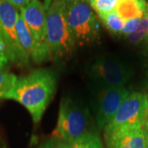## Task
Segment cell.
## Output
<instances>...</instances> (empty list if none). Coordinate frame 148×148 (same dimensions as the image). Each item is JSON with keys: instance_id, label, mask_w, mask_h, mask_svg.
<instances>
[{"instance_id": "6da1fadb", "label": "cell", "mask_w": 148, "mask_h": 148, "mask_svg": "<svg viewBox=\"0 0 148 148\" xmlns=\"http://www.w3.org/2000/svg\"><path fill=\"white\" fill-rule=\"evenodd\" d=\"M57 84V76L51 69H36L26 76L17 77L14 86L4 100L21 104L30 113L33 122L38 123L53 99Z\"/></svg>"}, {"instance_id": "7a4b0ae2", "label": "cell", "mask_w": 148, "mask_h": 148, "mask_svg": "<svg viewBox=\"0 0 148 148\" xmlns=\"http://www.w3.org/2000/svg\"><path fill=\"white\" fill-rule=\"evenodd\" d=\"M65 0H53L46 13V40L51 56L64 60L72 56L76 44L69 30Z\"/></svg>"}, {"instance_id": "3957f363", "label": "cell", "mask_w": 148, "mask_h": 148, "mask_svg": "<svg viewBox=\"0 0 148 148\" xmlns=\"http://www.w3.org/2000/svg\"><path fill=\"white\" fill-rule=\"evenodd\" d=\"M66 17L76 45L85 46L97 42L101 23L86 0H65Z\"/></svg>"}, {"instance_id": "277c9868", "label": "cell", "mask_w": 148, "mask_h": 148, "mask_svg": "<svg viewBox=\"0 0 148 148\" xmlns=\"http://www.w3.org/2000/svg\"><path fill=\"white\" fill-rule=\"evenodd\" d=\"M89 120L90 113L86 106L71 98H63L60 101L58 121L52 137L72 145L90 132Z\"/></svg>"}, {"instance_id": "5b68a950", "label": "cell", "mask_w": 148, "mask_h": 148, "mask_svg": "<svg viewBox=\"0 0 148 148\" xmlns=\"http://www.w3.org/2000/svg\"><path fill=\"white\" fill-rule=\"evenodd\" d=\"M87 73L93 84L101 90L124 86L132 77V70L119 58L101 56L90 64Z\"/></svg>"}, {"instance_id": "8992f818", "label": "cell", "mask_w": 148, "mask_h": 148, "mask_svg": "<svg viewBox=\"0 0 148 148\" xmlns=\"http://www.w3.org/2000/svg\"><path fill=\"white\" fill-rule=\"evenodd\" d=\"M19 16V10L6 0H0V36L11 64L25 69L30 66L31 58L21 47L17 36L16 22Z\"/></svg>"}, {"instance_id": "52a82bcc", "label": "cell", "mask_w": 148, "mask_h": 148, "mask_svg": "<svg viewBox=\"0 0 148 148\" xmlns=\"http://www.w3.org/2000/svg\"><path fill=\"white\" fill-rule=\"evenodd\" d=\"M147 121L148 95L141 92H132L123 101L104 131L112 132L124 127L146 126Z\"/></svg>"}, {"instance_id": "ba28073f", "label": "cell", "mask_w": 148, "mask_h": 148, "mask_svg": "<svg viewBox=\"0 0 148 148\" xmlns=\"http://www.w3.org/2000/svg\"><path fill=\"white\" fill-rule=\"evenodd\" d=\"M129 94L125 86L100 90L95 106V121L100 129H105L112 121L117 111Z\"/></svg>"}, {"instance_id": "9c48e42d", "label": "cell", "mask_w": 148, "mask_h": 148, "mask_svg": "<svg viewBox=\"0 0 148 148\" xmlns=\"http://www.w3.org/2000/svg\"><path fill=\"white\" fill-rule=\"evenodd\" d=\"M107 148H146V126L124 127L104 132Z\"/></svg>"}, {"instance_id": "30bf717a", "label": "cell", "mask_w": 148, "mask_h": 148, "mask_svg": "<svg viewBox=\"0 0 148 148\" xmlns=\"http://www.w3.org/2000/svg\"><path fill=\"white\" fill-rule=\"evenodd\" d=\"M19 12L37 42L48 45L46 40L47 10L45 4L40 0H33L28 5L21 8Z\"/></svg>"}, {"instance_id": "8fae6325", "label": "cell", "mask_w": 148, "mask_h": 148, "mask_svg": "<svg viewBox=\"0 0 148 148\" xmlns=\"http://www.w3.org/2000/svg\"><path fill=\"white\" fill-rule=\"evenodd\" d=\"M16 32L21 47L34 63L40 64L52 58L49 46L37 42L21 16L16 22Z\"/></svg>"}, {"instance_id": "7c38bea8", "label": "cell", "mask_w": 148, "mask_h": 148, "mask_svg": "<svg viewBox=\"0 0 148 148\" xmlns=\"http://www.w3.org/2000/svg\"><path fill=\"white\" fill-rule=\"evenodd\" d=\"M147 7L148 3L144 0H120L115 12L126 21L142 18Z\"/></svg>"}, {"instance_id": "4fadbf2b", "label": "cell", "mask_w": 148, "mask_h": 148, "mask_svg": "<svg viewBox=\"0 0 148 148\" xmlns=\"http://www.w3.org/2000/svg\"><path fill=\"white\" fill-rule=\"evenodd\" d=\"M106 28L112 34L121 35L122 31L125 25V21L119 16L116 12L98 16Z\"/></svg>"}, {"instance_id": "5bb4252c", "label": "cell", "mask_w": 148, "mask_h": 148, "mask_svg": "<svg viewBox=\"0 0 148 148\" xmlns=\"http://www.w3.org/2000/svg\"><path fill=\"white\" fill-rule=\"evenodd\" d=\"M126 38L129 42L132 44L148 42V7L145 14L140 20V23L136 32Z\"/></svg>"}, {"instance_id": "9a60e30c", "label": "cell", "mask_w": 148, "mask_h": 148, "mask_svg": "<svg viewBox=\"0 0 148 148\" xmlns=\"http://www.w3.org/2000/svg\"><path fill=\"white\" fill-rule=\"evenodd\" d=\"M88 4L98 16L110 13L116 10L120 0H86Z\"/></svg>"}, {"instance_id": "2e32d148", "label": "cell", "mask_w": 148, "mask_h": 148, "mask_svg": "<svg viewBox=\"0 0 148 148\" xmlns=\"http://www.w3.org/2000/svg\"><path fill=\"white\" fill-rule=\"evenodd\" d=\"M72 148H103V143L97 134L90 132L74 142Z\"/></svg>"}, {"instance_id": "e0dca14e", "label": "cell", "mask_w": 148, "mask_h": 148, "mask_svg": "<svg viewBox=\"0 0 148 148\" xmlns=\"http://www.w3.org/2000/svg\"><path fill=\"white\" fill-rule=\"evenodd\" d=\"M16 78L17 77L15 74L9 72L0 73V101L4 100L6 95L14 86Z\"/></svg>"}, {"instance_id": "ac0fdd59", "label": "cell", "mask_w": 148, "mask_h": 148, "mask_svg": "<svg viewBox=\"0 0 148 148\" xmlns=\"http://www.w3.org/2000/svg\"><path fill=\"white\" fill-rule=\"evenodd\" d=\"M39 148H72V145L59 139L51 137L43 142Z\"/></svg>"}, {"instance_id": "d6986e66", "label": "cell", "mask_w": 148, "mask_h": 148, "mask_svg": "<svg viewBox=\"0 0 148 148\" xmlns=\"http://www.w3.org/2000/svg\"><path fill=\"white\" fill-rule=\"evenodd\" d=\"M10 64V60L8 56L5 44L0 36V73L6 72Z\"/></svg>"}, {"instance_id": "ffe728a7", "label": "cell", "mask_w": 148, "mask_h": 148, "mask_svg": "<svg viewBox=\"0 0 148 148\" xmlns=\"http://www.w3.org/2000/svg\"><path fill=\"white\" fill-rule=\"evenodd\" d=\"M140 20L141 18H135V19H131V20L125 21V25L122 31L121 36L127 37L128 36L132 35V33H134L138 29Z\"/></svg>"}, {"instance_id": "44dd1931", "label": "cell", "mask_w": 148, "mask_h": 148, "mask_svg": "<svg viewBox=\"0 0 148 148\" xmlns=\"http://www.w3.org/2000/svg\"><path fill=\"white\" fill-rule=\"evenodd\" d=\"M8 3L16 8L17 10H20L21 8L28 5L30 3H32L33 0H6Z\"/></svg>"}, {"instance_id": "7402d4cb", "label": "cell", "mask_w": 148, "mask_h": 148, "mask_svg": "<svg viewBox=\"0 0 148 148\" xmlns=\"http://www.w3.org/2000/svg\"><path fill=\"white\" fill-rule=\"evenodd\" d=\"M52 1H53V0H45V7L46 10L49 8V7L50 6L51 3H52Z\"/></svg>"}, {"instance_id": "603a6c76", "label": "cell", "mask_w": 148, "mask_h": 148, "mask_svg": "<svg viewBox=\"0 0 148 148\" xmlns=\"http://www.w3.org/2000/svg\"><path fill=\"white\" fill-rule=\"evenodd\" d=\"M147 129V142H146V148H148V128L146 127Z\"/></svg>"}, {"instance_id": "cb8c5ba5", "label": "cell", "mask_w": 148, "mask_h": 148, "mask_svg": "<svg viewBox=\"0 0 148 148\" xmlns=\"http://www.w3.org/2000/svg\"><path fill=\"white\" fill-rule=\"evenodd\" d=\"M146 127H147V128H148V121H147V124H146Z\"/></svg>"}, {"instance_id": "d4e9b609", "label": "cell", "mask_w": 148, "mask_h": 148, "mask_svg": "<svg viewBox=\"0 0 148 148\" xmlns=\"http://www.w3.org/2000/svg\"><path fill=\"white\" fill-rule=\"evenodd\" d=\"M144 1H146V2H147V3H148V0H144Z\"/></svg>"}]
</instances>
